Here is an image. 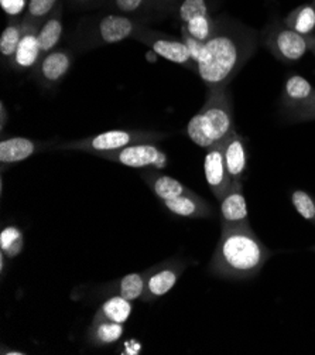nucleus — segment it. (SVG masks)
Masks as SVG:
<instances>
[{
  "label": "nucleus",
  "instance_id": "f257e3e1",
  "mask_svg": "<svg viewBox=\"0 0 315 355\" xmlns=\"http://www.w3.org/2000/svg\"><path fill=\"white\" fill-rule=\"evenodd\" d=\"M258 49V33L237 20L219 16L214 35L205 42L197 74L208 89L228 87Z\"/></svg>",
  "mask_w": 315,
  "mask_h": 355
},
{
  "label": "nucleus",
  "instance_id": "f03ea898",
  "mask_svg": "<svg viewBox=\"0 0 315 355\" xmlns=\"http://www.w3.org/2000/svg\"><path fill=\"white\" fill-rule=\"evenodd\" d=\"M271 254L253 232L251 224L221 230V238L208 272L221 279H252L260 273Z\"/></svg>",
  "mask_w": 315,
  "mask_h": 355
},
{
  "label": "nucleus",
  "instance_id": "7ed1b4c3",
  "mask_svg": "<svg viewBox=\"0 0 315 355\" xmlns=\"http://www.w3.org/2000/svg\"><path fill=\"white\" fill-rule=\"evenodd\" d=\"M233 130V103L228 87L208 89L202 108L187 123L188 139L197 146L209 149L221 145Z\"/></svg>",
  "mask_w": 315,
  "mask_h": 355
},
{
  "label": "nucleus",
  "instance_id": "20e7f679",
  "mask_svg": "<svg viewBox=\"0 0 315 355\" xmlns=\"http://www.w3.org/2000/svg\"><path fill=\"white\" fill-rule=\"evenodd\" d=\"M145 27H147L146 21L138 17L109 13L89 21L88 26H81V30L75 34V40L82 49H95L134 39V35Z\"/></svg>",
  "mask_w": 315,
  "mask_h": 355
},
{
  "label": "nucleus",
  "instance_id": "39448f33",
  "mask_svg": "<svg viewBox=\"0 0 315 355\" xmlns=\"http://www.w3.org/2000/svg\"><path fill=\"white\" fill-rule=\"evenodd\" d=\"M168 137V133L159 130H143V129H115L102 132L93 136L74 139L62 141L55 146V150H73V152H84L96 156L102 152H114L130 145L146 144V141H157Z\"/></svg>",
  "mask_w": 315,
  "mask_h": 355
},
{
  "label": "nucleus",
  "instance_id": "423d86ee",
  "mask_svg": "<svg viewBox=\"0 0 315 355\" xmlns=\"http://www.w3.org/2000/svg\"><path fill=\"white\" fill-rule=\"evenodd\" d=\"M264 47L280 61H300L309 50L308 37L289 28L285 23H270L262 33Z\"/></svg>",
  "mask_w": 315,
  "mask_h": 355
},
{
  "label": "nucleus",
  "instance_id": "0eeeda50",
  "mask_svg": "<svg viewBox=\"0 0 315 355\" xmlns=\"http://www.w3.org/2000/svg\"><path fill=\"white\" fill-rule=\"evenodd\" d=\"M98 157L118 163L132 168H157L163 170L168 164V157L164 150L156 145L154 141H146V144H136L127 148L114 150V152H102L96 155Z\"/></svg>",
  "mask_w": 315,
  "mask_h": 355
},
{
  "label": "nucleus",
  "instance_id": "6e6552de",
  "mask_svg": "<svg viewBox=\"0 0 315 355\" xmlns=\"http://www.w3.org/2000/svg\"><path fill=\"white\" fill-rule=\"evenodd\" d=\"M134 40L147 46L157 55L197 73V64L194 62L190 49L183 39H177L171 34L154 31L149 27H145L134 35Z\"/></svg>",
  "mask_w": 315,
  "mask_h": 355
},
{
  "label": "nucleus",
  "instance_id": "1a4fd4ad",
  "mask_svg": "<svg viewBox=\"0 0 315 355\" xmlns=\"http://www.w3.org/2000/svg\"><path fill=\"white\" fill-rule=\"evenodd\" d=\"M188 268V262L184 259L172 258L164 262L154 265L153 272L149 276L146 291L143 297L140 299L142 302L152 303L157 299L165 296L174 286Z\"/></svg>",
  "mask_w": 315,
  "mask_h": 355
},
{
  "label": "nucleus",
  "instance_id": "9d476101",
  "mask_svg": "<svg viewBox=\"0 0 315 355\" xmlns=\"http://www.w3.org/2000/svg\"><path fill=\"white\" fill-rule=\"evenodd\" d=\"M74 55L68 49H55L42 55L37 65L33 68L31 77L40 87L51 89L58 85L69 73Z\"/></svg>",
  "mask_w": 315,
  "mask_h": 355
},
{
  "label": "nucleus",
  "instance_id": "9b49d317",
  "mask_svg": "<svg viewBox=\"0 0 315 355\" xmlns=\"http://www.w3.org/2000/svg\"><path fill=\"white\" fill-rule=\"evenodd\" d=\"M153 266L142 270L129 273L123 277L115 279L109 283H103L102 286L95 289V295L99 297H111V296H122L130 302L142 299L146 291V285L150 273L153 272Z\"/></svg>",
  "mask_w": 315,
  "mask_h": 355
},
{
  "label": "nucleus",
  "instance_id": "f8f14e48",
  "mask_svg": "<svg viewBox=\"0 0 315 355\" xmlns=\"http://www.w3.org/2000/svg\"><path fill=\"white\" fill-rule=\"evenodd\" d=\"M204 170L205 179L209 190L213 191L214 197L221 201L232 186V179L228 173L222 144L206 149L204 159Z\"/></svg>",
  "mask_w": 315,
  "mask_h": 355
},
{
  "label": "nucleus",
  "instance_id": "ddd939ff",
  "mask_svg": "<svg viewBox=\"0 0 315 355\" xmlns=\"http://www.w3.org/2000/svg\"><path fill=\"white\" fill-rule=\"evenodd\" d=\"M55 146L57 144L54 140L40 141L23 136L3 137L2 141H0V163H2L3 167L16 164L34 155L48 150L50 148H54L55 150Z\"/></svg>",
  "mask_w": 315,
  "mask_h": 355
},
{
  "label": "nucleus",
  "instance_id": "4468645a",
  "mask_svg": "<svg viewBox=\"0 0 315 355\" xmlns=\"http://www.w3.org/2000/svg\"><path fill=\"white\" fill-rule=\"evenodd\" d=\"M246 224H249V211L243 194V183H232L229 191L221 200V230Z\"/></svg>",
  "mask_w": 315,
  "mask_h": 355
},
{
  "label": "nucleus",
  "instance_id": "2eb2a0df",
  "mask_svg": "<svg viewBox=\"0 0 315 355\" xmlns=\"http://www.w3.org/2000/svg\"><path fill=\"white\" fill-rule=\"evenodd\" d=\"M315 102V87L301 76H290L285 84L280 106L286 115Z\"/></svg>",
  "mask_w": 315,
  "mask_h": 355
},
{
  "label": "nucleus",
  "instance_id": "dca6fc26",
  "mask_svg": "<svg viewBox=\"0 0 315 355\" xmlns=\"http://www.w3.org/2000/svg\"><path fill=\"white\" fill-rule=\"evenodd\" d=\"M222 150L232 183H243V175L248 170V149L244 137L235 129L222 141Z\"/></svg>",
  "mask_w": 315,
  "mask_h": 355
},
{
  "label": "nucleus",
  "instance_id": "f3484780",
  "mask_svg": "<svg viewBox=\"0 0 315 355\" xmlns=\"http://www.w3.org/2000/svg\"><path fill=\"white\" fill-rule=\"evenodd\" d=\"M163 205L171 212V214L181 218L201 220L214 216V208L209 205L206 200L199 197L192 190H188L187 193L176 198L163 201Z\"/></svg>",
  "mask_w": 315,
  "mask_h": 355
},
{
  "label": "nucleus",
  "instance_id": "a211bd4d",
  "mask_svg": "<svg viewBox=\"0 0 315 355\" xmlns=\"http://www.w3.org/2000/svg\"><path fill=\"white\" fill-rule=\"evenodd\" d=\"M26 23H27L26 31L23 34V39L19 44V49L16 51V55H15V60L12 64V69H16V71L33 69L37 65V62L40 61V58L43 55L40 44H39V39H37V33H39L40 26L34 24L28 20H26Z\"/></svg>",
  "mask_w": 315,
  "mask_h": 355
},
{
  "label": "nucleus",
  "instance_id": "6ab92c4d",
  "mask_svg": "<svg viewBox=\"0 0 315 355\" xmlns=\"http://www.w3.org/2000/svg\"><path fill=\"white\" fill-rule=\"evenodd\" d=\"M142 179L161 202L176 198L190 190L180 180L174 179V177L165 173H161V170L157 168H146L142 173Z\"/></svg>",
  "mask_w": 315,
  "mask_h": 355
},
{
  "label": "nucleus",
  "instance_id": "aec40b11",
  "mask_svg": "<svg viewBox=\"0 0 315 355\" xmlns=\"http://www.w3.org/2000/svg\"><path fill=\"white\" fill-rule=\"evenodd\" d=\"M27 23L21 19H12L6 28L3 30L2 35H0V55H2L3 65L12 68L16 51L19 49V44L23 39V34L26 31Z\"/></svg>",
  "mask_w": 315,
  "mask_h": 355
},
{
  "label": "nucleus",
  "instance_id": "412c9836",
  "mask_svg": "<svg viewBox=\"0 0 315 355\" xmlns=\"http://www.w3.org/2000/svg\"><path fill=\"white\" fill-rule=\"evenodd\" d=\"M62 8L58 6V9L47 17L39 27L37 39L42 49V54H47L57 49L58 42L62 37L64 33V24H62Z\"/></svg>",
  "mask_w": 315,
  "mask_h": 355
},
{
  "label": "nucleus",
  "instance_id": "4be33fe9",
  "mask_svg": "<svg viewBox=\"0 0 315 355\" xmlns=\"http://www.w3.org/2000/svg\"><path fill=\"white\" fill-rule=\"evenodd\" d=\"M133 302L122 296H111L105 300L96 310L93 320L114 322L125 324L133 311Z\"/></svg>",
  "mask_w": 315,
  "mask_h": 355
},
{
  "label": "nucleus",
  "instance_id": "5701e85b",
  "mask_svg": "<svg viewBox=\"0 0 315 355\" xmlns=\"http://www.w3.org/2000/svg\"><path fill=\"white\" fill-rule=\"evenodd\" d=\"M125 326L114 322L92 320L87 331V340L93 347H107L122 338Z\"/></svg>",
  "mask_w": 315,
  "mask_h": 355
},
{
  "label": "nucleus",
  "instance_id": "b1692460",
  "mask_svg": "<svg viewBox=\"0 0 315 355\" xmlns=\"http://www.w3.org/2000/svg\"><path fill=\"white\" fill-rule=\"evenodd\" d=\"M283 23L297 31L298 34L303 35H314L315 34V9L312 6V3L308 5H301L297 9L291 10L286 19L283 20Z\"/></svg>",
  "mask_w": 315,
  "mask_h": 355
},
{
  "label": "nucleus",
  "instance_id": "393cba45",
  "mask_svg": "<svg viewBox=\"0 0 315 355\" xmlns=\"http://www.w3.org/2000/svg\"><path fill=\"white\" fill-rule=\"evenodd\" d=\"M218 24H219V16L202 15V16L192 17L187 23L181 24V27H184L187 33L192 35L194 39L199 42H208L217 31Z\"/></svg>",
  "mask_w": 315,
  "mask_h": 355
},
{
  "label": "nucleus",
  "instance_id": "a878e982",
  "mask_svg": "<svg viewBox=\"0 0 315 355\" xmlns=\"http://www.w3.org/2000/svg\"><path fill=\"white\" fill-rule=\"evenodd\" d=\"M23 232L17 227H6L0 234V252H3L6 258L13 259L19 257L23 251Z\"/></svg>",
  "mask_w": 315,
  "mask_h": 355
},
{
  "label": "nucleus",
  "instance_id": "bb28decb",
  "mask_svg": "<svg viewBox=\"0 0 315 355\" xmlns=\"http://www.w3.org/2000/svg\"><path fill=\"white\" fill-rule=\"evenodd\" d=\"M61 6L60 0H30L24 19L40 26Z\"/></svg>",
  "mask_w": 315,
  "mask_h": 355
},
{
  "label": "nucleus",
  "instance_id": "cd10ccee",
  "mask_svg": "<svg viewBox=\"0 0 315 355\" xmlns=\"http://www.w3.org/2000/svg\"><path fill=\"white\" fill-rule=\"evenodd\" d=\"M176 10L181 24L197 16L213 15L211 0H181Z\"/></svg>",
  "mask_w": 315,
  "mask_h": 355
},
{
  "label": "nucleus",
  "instance_id": "c85d7f7f",
  "mask_svg": "<svg viewBox=\"0 0 315 355\" xmlns=\"http://www.w3.org/2000/svg\"><path fill=\"white\" fill-rule=\"evenodd\" d=\"M291 202L298 214L315 225V198L303 190H296L291 193Z\"/></svg>",
  "mask_w": 315,
  "mask_h": 355
},
{
  "label": "nucleus",
  "instance_id": "c756f323",
  "mask_svg": "<svg viewBox=\"0 0 315 355\" xmlns=\"http://www.w3.org/2000/svg\"><path fill=\"white\" fill-rule=\"evenodd\" d=\"M111 6L116 13L136 17L152 9V0H111Z\"/></svg>",
  "mask_w": 315,
  "mask_h": 355
},
{
  "label": "nucleus",
  "instance_id": "7c9ffc66",
  "mask_svg": "<svg viewBox=\"0 0 315 355\" xmlns=\"http://www.w3.org/2000/svg\"><path fill=\"white\" fill-rule=\"evenodd\" d=\"M28 2L30 0H0V6L10 20L21 19L26 15Z\"/></svg>",
  "mask_w": 315,
  "mask_h": 355
},
{
  "label": "nucleus",
  "instance_id": "2f4dec72",
  "mask_svg": "<svg viewBox=\"0 0 315 355\" xmlns=\"http://www.w3.org/2000/svg\"><path fill=\"white\" fill-rule=\"evenodd\" d=\"M289 121L291 122H311L315 121V102L305 106L303 110L291 112L287 115Z\"/></svg>",
  "mask_w": 315,
  "mask_h": 355
},
{
  "label": "nucleus",
  "instance_id": "473e14b6",
  "mask_svg": "<svg viewBox=\"0 0 315 355\" xmlns=\"http://www.w3.org/2000/svg\"><path fill=\"white\" fill-rule=\"evenodd\" d=\"M181 0H152V9L160 13H168L177 9Z\"/></svg>",
  "mask_w": 315,
  "mask_h": 355
},
{
  "label": "nucleus",
  "instance_id": "72a5a7b5",
  "mask_svg": "<svg viewBox=\"0 0 315 355\" xmlns=\"http://www.w3.org/2000/svg\"><path fill=\"white\" fill-rule=\"evenodd\" d=\"M0 111H2V123H0L2 126H0V128H2V130H3V129H5V126H6V118H8L6 106H5V103H3V102L0 103Z\"/></svg>",
  "mask_w": 315,
  "mask_h": 355
},
{
  "label": "nucleus",
  "instance_id": "f704fd0d",
  "mask_svg": "<svg viewBox=\"0 0 315 355\" xmlns=\"http://www.w3.org/2000/svg\"><path fill=\"white\" fill-rule=\"evenodd\" d=\"M308 37V44H309V51L315 55V34L314 35H307Z\"/></svg>",
  "mask_w": 315,
  "mask_h": 355
},
{
  "label": "nucleus",
  "instance_id": "c9c22d12",
  "mask_svg": "<svg viewBox=\"0 0 315 355\" xmlns=\"http://www.w3.org/2000/svg\"><path fill=\"white\" fill-rule=\"evenodd\" d=\"M2 354H12V355H23V354H26V352H23V351H19V349H6L5 347L2 348Z\"/></svg>",
  "mask_w": 315,
  "mask_h": 355
},
{
  "label": "nucleus",
  "instance_id": "e433bc0d",
  "mask_svg": "<svg viewBox=\"0 0 315 355\" xmlns=\"http://www.w3.org/2000/svg\"><path fill=\"white\" fill-rule=\"evenodd\" d=\"M73 2L81 3V5H88V3H91V2H93V0H73Z\"/></svg>",
  "mask_w": 315,
  "mask_h": 355
},
{
  "label": "nucleus",
  "instance_id": "4c0bfd02",
  "mask_svg": "<svg viewBox=\"0 0 315 355\" xmlns=\"http://www.w3.org/2000/svg\"><path fill=\"white\" fill-rule=\"evenodd\" d=\"M311 3H312V6H314V9H315V0H312V2H311Z\"/></svg>",
  "mask_w": 315,
  "mask_h": 355
}]
</instances>
